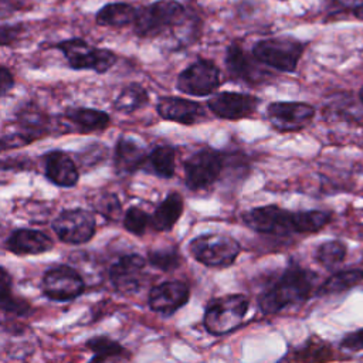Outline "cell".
I'll return each mask as SVG.
<instances>
[{
	"label": "cell",
	"mask_w": 363,
	"mask_h": 363,
	"mask_svg": "<svg viewBox=\"0 0 363 363\" xmlns=\"http://www.w3.org/2000/svg\"><path fill=\"white\" fill-rule=\"evenodd\" d=\"M149 164L155 174L169 179L174 174L176 169V150L169 145L156 146L147 156Z\"/></svg>",
	"instance_id": "cell-26"
},
{
	"label": "cell",
	"mask_w": 363,
	"mask_h": 363,
	"mask_svg": "<svg viewBox=\"0 0 363 363\" xmlns=\"http://www.w3.org/2000/svg\"><path fill=\"white\" fill-rule=\"evenodd\" d=\"M190 254L196 261L207 267L223 268L231 265L240 254V244L225 234H203L189 244Z\"/></svg>",
	"instance_id": "cell-5"
},
{
	"label": "cell",
	"mask_w": 363,
	"mask_h": 363,
	"mask_svg": "<svg viewBox=\"0 0 363 363\" xmlns=\"http://www.w3.org/2000/svg\"><path fill=\"white\" fill-rule=\"evenodd\" d=\"M85 289L81 275L67 265L50 268L43 277V292L52 301H71Z\"/></svg>",
	"instance_id": "cell-12"
},
{
	"label": "cell",
	"mask_w": 363,
	"mask_h": 363,
	"mask_svg": "<svg viewBox=\"0 0 363 363\" xmlns=\"http://www.w3.org/2000/svg\"><path fill=\"white\" fill-rule=\"evenodd\" d=\"M363 0H328L326 7L330 14H342L352 11L360 4Z\"/></svg>",
	"instance_id": "cell-36"
},
{
	"label": "cell",
	"mask_w": 363,
	"mask_h": 363,
	"mask_svg": "<svg viewBox=\"0 0 363 363\" xmlns=\"http://www.w3.org/2000/svg\"><path fill=\"white\" fill-rule=\"evenodd\" d=\"M242 221L254 231L264 234L288 235L295 233L294 213L274 204L248 210L244 213Z\"/></svg>",
	"instance_id": "cell-10"
},
{
	"label": "cell",
	"mask_w": 363,
	"mask_h": 363,
	"mask_svg": "<svg viewBox=\"0 0 363 363\" xmlns=\"http://www.w3.org/2000/svg\"><path fill=\"white\" fill-rule=\"evenodd\" d=\"M316 275L299 265L288 267L258 298L264 313H277L286 306L305 302L313 291Z\"/></svg>",
	"instance_id": "cell-1"
},
{
	"label": "cell",
	"mask_w": 363,
	"mask_h": 363,
	"mask_svg": "<svg viewBox=\"0 0 363 363\" xmlns=\"http://www.w3.org/2000/svg\"><path fill=\"white\" fill-rule=\"evenodd\" d=\"M149 102L146 89L139 84H129L122 88L113 101V109L121 113H132Z\"/></svg>",
	"instance_id": "cell-25"
},
{
	"label": "cell",
	"mask_w": 363,
	"mask_h": 363,
	"mask_svg": "<svg viewBox=\"0 0 363 363\" xmlns=\"http://www.w3.org/2000/svg\"><path fill=\"white\" fill-rule=\"evenodd\" d=\"M146 259L139 254L121 257L109 268V279L113 288L122 294H132L140 288Z\"/></svg>",
	"instance_id": "cell-14"
},
{
	"label": "cell",
	"mask_w": 363,
	"mask_h": 363,
	"mask_svg": "<svg viewBox=\"0 0 363 363\" xmlns=\"http://www.w3.org/2000/svg\"><path fill=\"white\" fill-rule=\"evenodd\" d=\"M248 305V298L242 294L224 295L213 299L204 312V328L208 333L216 336L234 330L242 322Z\"/></svg>",
	"instance_id": "cell-2"
},
{
	"label": "cell",
	"mask_w": 363,
	"mask_h": 363,
	"mask_svg": "<svg viewBox=\"0 0 363 363\" xmlns=\"http://www.w3.org/2000/svg\"><path fill=\"white\" fill-rule=\"evenodd\" d=\"M189 286L182 281H166L153 286L149 292V306L162 315H172L187 303Z\"/></svg>",
	"instance_id": "cell-15"
},
{
	"label": "cell",
	"mask_w": 363,
	"mask_h": 363,
	"mask_svg": "<svg viewBox=\"0 0 363 363\" xmlns=\"http://www.w3.org/2000/svg\"><path fill=\"white\" fill-rule=\"evenodd\" d=\"M353 16L359 20H363V3H360L354 10H353Z\"/></svg>",
	"instance_id": "cell-39"
},
{
	"label": "cell",
	"mask_w": 363,
	"mask_h": 363,
	"mask_svg": "<svg viewBox=\"0 0 363 363\" xmlns=\"http://www.w3.org/2000/svg\"><path fill=\"white\" fill-rule=\"evenodd\" d=\"M340 347L349 352L363 350V328L346 333L340 340Z\"/></svg>",
	"instance_id": "cell-35"
},
{
	"label": "cell",
	"mask_w": 363,
	"mask_h": 363,
	"mask_svg": "<svg viewBox=\"0 0 363 363\" xmlns=\"http://www.w3.org/2000/svg\"><path fill=\"white\" fill-rule=\"evenodd\" d=\"M52 245V240L45 233L33 228L14 230L6 241L7 250L17 255L43 254L50 251Z\"/></svg>",
	"instance_id": "cell-18"
},
{
	"label": "cell",
	"mask_w": 363,
	"mask_h": 363,
	"mask_svg": "<svg viewBox=\"0 0 363 363\" xmlns=\"http://www.w3.org/2000/svg\"><path fill=\"white\" fill-rule=\"evenodd\" d=\"M13 85H14L13 74L6 67H1L0 68V91H1V96H6L9 94V91L13 88Z\"/></svg>",
	"instance_id": "cell-37"
},
{
	"label": "cell",
	"mask_w": 363,
	"mask_h": 363,
	"mask_svg": "<svg viewBox=\"0 0 363 363\" xmlns=\"http://www.w3.org/2000/svg\"><path fill=\"white\" fill-rule=\"evenodd\" d=\"M152 224V217L140 207L132 206L126 210L123 217V227L133 235H143Z\"/></svg>",
	"instance_id": "cell-31"
},
{
	"label": "cell",
	"mask_w": 363,
	"mask_h": 363,
	"mask_svg": "<svg viewBox=\"0 0 363 363\" xmlns=\"http://www.w3.org/2000/svg\"><path fill=\"white\" fill-rule=\"evenodd\" d=\"M156 109L163 119L182 125H194L206 118L204 109L199 102L179 96H162Z\"/></svg>",
	"instance_id": "cell-16"
},
{
	"label": "cell",
	"mask_w": 363,
	"mask_h": 363,
	"mask_svg": "<svg viewBox=\"0 0 363 363\" xmlns=\"http://www.w3.org/2000/svg\"><path fill=\"white\" fill-rule=\"evenodd\" d=\"M176 86L187 95H210L220 86V71L213 61L199 60L179 74Z\"/></svg>",
	"instance_id": "cell-8"
},
{
	"label": "cell",
	"mask_w": 363,
	"mask_h": 363,
	"mask_svg": "<svg viewBox=\"0 0 363 363\" xmlns=\"http://www.w3.org/2000/svg\"><path fill=\"white\" fill-rule=\"evenodd\" d=\"M65 121L72 125L77 132H96L109 126L111 118L106 112L94 108H68L64 112Z\"/></svg>",
	"instance_id": "cell-21"
},
{
	"label": "cell",
	"mask_w": 363,
	"mask_h": 363,
	"mask_svg": "<svg viewBox=\"0 0 363 363\" xmlns=\"http://www.w3.org/2000/svg\"><path fill=\"white\" fill-rule=\"evenodd\" d=\"M305 44L292 37H272L259 40L252 47V57L281 72H295L303 54Z\"/></svg>",
	"instance_id": "cell-3"
},
{
	"label": "cell",
	"mask_w": 363,
	"mask_h": 363,
	"mask_svg": "<svg viewBox=\"0 0 363 363\" xmlns=\"http://www.w3.org/2000/svg\"><path fill=\"white\" fill-rule=\"evenodd\" d=\"M184 17V7L176 0H157L138 9L133 23L139 37H155L163 30L179 24Z\"/></svg>",
	"instance_id": "cell-6"
},
{
	"label": "cell",
	"mask_w": 363,
	"mask_h": 363,
	"mask_svg": "<svg viewBox=\"0 0 363 363\" xmlns=\"http://www.w3.org/2000/svg\"><path fill=\"white\" fill-rule=\"evenodd\" d=\"M147 160V153L140 142L130 136H121L115 146L113 166L119 174H130L139 170Z\"/></svg>",
	"instance_id": "cell-19"
},
{
	"label": "cell",
	"mask_w": 363,
	"mask_h": 363,
	"mask_svg": "<svg viewBox=\"0 0 363 363\" xmlns=\"http://www.w3.org/2000/svg\"><path fill=\"white\" fill-rule=\"evenodd\" d=\"M315 116V108L305 102H272L267 106V118L278 132H299Z\"/></svg>",
	"instance_id": "cell-11"
},
{
	"label": "cell",
	"mask_w": 363,
	"mask_h": 363,
	"mask_svg": "<svg viewBox=\"0 0 363 363\" xmlns=\"http://www.w3.org/2000/svg\"><path fill=\"white\" fill-rule=\"evenodd\" d=\"M44 172L45 177L60 187H72L79 179L75 162L62 150H51L45 155Z\"/></svg>",
	"instance_id": "cell-17"
},
{
	"label": "cell",
	"mask_w": 363,
	"mask_h": 363,
	"mask_svg": "<svg viewBox=\"0 0 363 363\" xmlns=\"http://www.w3.org/2000/svg\"><path fill=\"white\" fill-rule=\"evenodd\" d=\"M225 67L233 78L248 84L259 82L264 74H267L265 71L258 69L257 64L245 54L242 47L237 43L230 44L227 48Z\"/></svg>",
	"instance_id": "cell-20"
},
{
	"label": "cell",
	"mask_w": 363,
	"mask_h": 363,
	"mask_svg": "<svg viewBox=\"0 0 363 363\" xmlns=\"http://www.w3.org/2000/svg\"><path fill=\"white\" fill-rule=\"evenodd\" d=\"M224 156L221 152L204 147L193 153L184 162V182L190 190H203L210 187L221 174Z\"/></svg>",
	"instance_id": "cell-7"
},
{
	"label": "cell",
	"mask_w": 363,
	"mask_h": 363,
	"mask_svg": "<svg viewBox=\"0 0 363 363\" xmlns=\"http://www.w3.org/2000/svg\"><path fill=\"white\" fill-rule=\"evenodd\" d=\"M359 99H360V102L363 104V86H362L360 91H359Z\"/></svg>",
	"instance_id": "cell-40"
},
{
	"label": "cell",
	"mask_w": 363,
	"mask_h": 363,
	"mask_svg": "<svg viewBox=\"0 0 363 363\" xmlns=\"http://www.w3.org/2000/svg\"><path fill=\"white\" fill-rule=\"evenodd\" d=\"M106 156V147L101 145H92L88 146L81 155H78V159L81 157L82 166H95L101 160H104Z\"/></svg>",
	"instance_id": "cell-33"
},
{
	"label": "cell",
	"mask_w": 363,
	"mask_h": 363,
	"mask_svg": "<svg viewBox=\"0 0 363 363\" xmlns=\"http://www.w3.org/2000/svg\"><path fill=\"white\" fill-rule=\"evenodd\" d=\"M180 261L182 258L174 248H157L147 252V262L160 271L170 272L180 265Z\"/></svg>",
	"instance_id": "cell-30"
},
{
	"label": "cell",
	"mask_w": 363,
	"mask_h": 363,
	"mask_svg": "<svg viewBox=\"0 0 363 363\" xmlns=\"http://www.w3.org/2000/svg\"><path fill=\"white\" fill-rule=\"evenodd\" d=\"M16 31H17L16 27L3 26V27H1V44H3V45L9 44V41L16 35Z\"/></svg>",
	"instance_id": "cell-38"
},
{
	"label": "cell",
	"mask_w": 363,
	"mask_h": 363,
	"mask_svg": "<svg viewBox=\"0 0 363 363\" xmlns=\"http://www.w3.org/2000/svg\"><path fill=\"white\" fill-rule=\"evenodd\" d=\"M88 363H128V353L122 345L116 343L112 347L96 352Z\"/></svg>",
	"instance_id": "cell-32"
},
{
	"label": "cell",
	"mask_w": 363,
	"mask_h": 363,
	"mask_svg": "<svg viewBox=\"0 0 363 363\" xmlns=\"http://www.w3.org/2000/svg\"><path fill=\"white\" fill-rule=\"evenodd\" d=\"M207 105L216 116L228 121H238L251 116L257 111L259 99L250 94L225 91L211 96Z\"/></svg>",
	"instance_id": "cell-13"
},
{
	"label": "cell",
	"mask_w": 363,
	"mask_h": 363,
	"mask_svg": "<svg viewBox=\"0 0 363 363\" xmlns=\"http://www.w3.org/2000/svg\"><path fill=\"white\" fill-rule=\"evenodd\" d=\"M183 213V197L177 191H172L156 207L152 216V227L157 231H169L179 221Z\"/></svg>",
	"instance_id": "cell-22"
},
{
	"label": "cell",
	"mask_w": 363,
	"mask_h": 363,
	"mask_svg": "<svg viewBox=\"0 0 363 363\" xmlns=\"http://www.w3.org/2000/svg\"><path fill=\"white\" fill-rule=\"evenodd\" d=\"M72 69H92L98 74L109 71L116 62V54L108 48H98L82 38H69L57 44Z\"/></svg>",
	"instance_id": "cell-4"
},
{
	"label": "cell",
	"mask_w": 363,
	"mask_h": 363,
	"mask_svg": "<svg viewBox=\"0 0 363 363\" xmlns=\"http://www.w3.org/2000/svg\"><path fill=\"white\" fill-rule=\"evenodd\" d=\"M138 9H135L129 3L115 1L108 3L96 13V23L104 27H113L121 28L129 24H133L136 20Z\"/></svg>",
	"instance_id": "cell-23"
},
{
	"label": "cell",
	"mask_w": 363,
	"mask_h": 363,
	"mask_svg": "<svg viewBox=\"0 0 363 363\" xmlns=\"http://www.w3.org/2000/svg\"><path fill=\"white\" fill-rule=\"evenodd\" d=\"M347 248L339 240H329L318 245L315 251V259L325 268H332L339 265L346 258Z\"/></svg>",
	"instance_id": "cell-28"
},
{
	"label": "cell",
	"mask_w": 363,
	"mask_h": 363,
	"mask_svg": "<svg viewBox=\"0 0 363 363\" xmlns=\"http://www.w3.org/2000/svg\"><path fill=\"white\" fill-rule=\"evenodd\" d=\"M332 214L323 210H308V211H295L294 213V228L295 233L308 234L322 230L329 224Z\"/></svg>",
	"instance_id": "cell-27"
},
{
	"label": "cell",
	"mask_w": 363,
	"mask_h": 363,
	"mask_svg": "<svg viewBox=\"0 0 363 363\" xmlns=\"http://www.w3.org/2000/svg\"><path fill=\"white\" fill-rule=\"evenodd\" d=\"M96 208L106 218H116V216L121 211V206H119V201H118L115 194H105V196H102L101 200H99V204L96 206Z\"/></svg>",
	"instance_id": "cell-34"
},
{
	"label": "cell",
	"mask_w": 363,
	"mask_h": 363,
	"mask_svg": "<svg viewBox=\"0 0 363 363\" xmlns=\"http://www.w3.org/2000/svg\"><path fill=\"white\" fill-rule=\"evenodd\" d=\"M0 298H1V309L4 312H10L14 315H26L30 308L28 303L16 298L11 292V278L4 268H1V278H0Z\"/></svg>",
	"instance_id": "cell-29"
},
{
	"label": "cell",
	"mask_w": 363,
	"mask_h": 363,
	"mask_svg": "<svg viewBox=\"0 0 363 363\" xmlns=\"http://www.w3.org/2000/svg\"><path fill=\"white\" fill-rule=\"evenodd\" d=\"M363 281V269L347 268L329 275L316 289V295H336L357 286Z\"/></svg>",
	"instance_id": "cell-24"
},
{
	"label": "cell",
	"mask_w": 363,
	"mask_h": 363,
	"mask_svg": "<svg viewBox=\"0 0 363 363\" xmlns=\"http://www.w3.org/2000/svg\"><path fill=\"white\" fill-rule=\"evenodd\" d=\"M95 228V217L84 208L64 210L52 221L57 237L68 244L88 242L94 237Z\"/></svg>",
	"instance_id": "cell-9"
}]
</instances>
